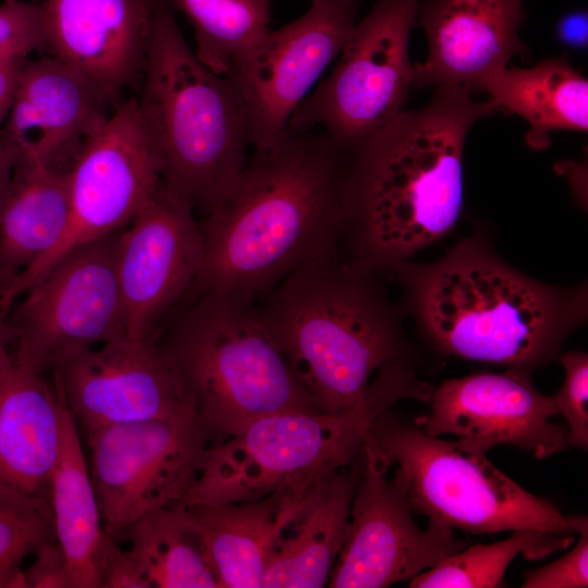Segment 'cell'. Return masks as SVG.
<instances>
[{
	"instance_id": "cell-12",
	"label": "cell",
	"mask_w": 588,
	"mask_h": 588,
	"mask_svg": "<svg viewBox=\"0 0 588 588\" xmlns=\"http://www.w3.org/2000/svg\"><path fill=\"white\" fill-rule=\"evenodd\" d=\"M70 220L58 245L22 273L1 299L13 303L75 248L125 228L161 182L140 122L136 98L120 100L68 169Z\"/></svg>"
},
{
	"instance_id": "cell-26",
	"label": "cell",
	"mask_w": 588,
	"mask_h": 588,
	"mask_svg": "<svg viewBox=\"0 0 588 588\" xmlns=\"http://www.w3.org/2000/svg\"><path fill=\"white\" fill-rule=\"evenodd\" d=\"M17 94L33 105L46 124L57 162L65 169L118 105L87 76L53 56L26 59Z\"/></svg>"
},
{
	"instance_id": "cell-41",
	"label": "cell",
	"mask_w": 588,
	"mask_h": 588,
	"mask_svg": "<svg viewBox=\"0 0 588 588\" xmlns=\"http://www.w3.org/2000/svg\"><path fill=\"white\" fill-rule=\"evenodd\" d=\"M2 1H19V0H2Z\"/></svg>"
},
{
	"instance_id": "cell-6",
	"label": "cell",
	"mask_w": 588,
	"mask_h": 588,
	"mask_svg": "<svg viewBox=\"0 0 588 588\" xmlns=\"http://www.w3.org/2000/svg\"><path fill=\"white\" fill-rule=\"evenodd\" d=\"M156 344L212 443L270 415L322 412L252 296L220 291L193 296Z\"/></svg>"
},
{
	"instance_id": "cell-40",
	"label": "cell",
	"mask_w": 588,
	"mask_h": 588,
	"mask_svg": "<svg viewBox=\"0 0 588 588\" xmlns=\"http://www.w3.org/2000/svg\"><path fill=\"white\" fill-rule=\"evenodd\" d=\"M350 1H354V2H357V3H358L360 0H350Z\"/></svg>"
},
{
	"instance_id": "cell-13",
	"label": "cell",
	"mask_w": 588,
	"mask_h": 588,
	"mask_svg": "<svg viewBox=\"0 0 588 588\" xmlns=\"http://www.w3.org/2000/svg\"><path fill=\"white\" fill-rule=\"evenodd\" d=\"M389 468L365 441L346 537L328 579L331 588H384L409 581L467 546L453 528L437 520L428 519V527L420 528L402 471L396 468L388 478Z\"/></svg>"
},
{
	"instance_id": "cell-4",
	"label": "cell",
	"mask_w": 588,
	"mask_h": 588,
	"mask_svg": "<svg viewBox=\"0 0 588 588\" xmlns=\"http://www.w3.org/2000/svg\"><path fill=\"white\" fill-rule=\"evenodd\" d=\"M370 271L310 261L257 303L264 324L322 412L358 404L382 366L411 357L399 314Z\"/></svg>"
},
{
	"instance_id": "cell-23",
	"label": "cell",
	"mask_w": 588,
	"mask_h": 588,
	"mask_svg": "<svg viewBox=\"0 0 588 588\" xmlns=\"http://www.w3.org/2000/svg\"><path fill=\"white\" fill-rule=\"evenodd\" d=\"M69 220L68 169L20 160L0 200V302L58 245Z\"/></svg>"
},
{
	"instance_id": "cell-37",
	"label": "cell",
	"mask_w": 588,
	"mask_h": 588,
	"mask_svg": "<svg viewBox=\"0 0 588 588\" xmlns=\"http://www.w3.org/2000/svg\"><path fill=\"white\" fill-rule=\"evenodd\" d=\"M559 42L574 50H584L588 44V14L586 10H574L560 17L555 25Z\"/></svg>"
},
{
	"instance_id": "cell-39",
	"label": "cell",
	"mask_w": 588,
	"mask_h": 588,
	"mask_svg": "<svg viewBox=\"0 0 588 588\" xmlns=\"http://www.w3.org/2000/svg\"><path fill=\"white\" fill-rule=\"evenodd\" d=\"M15 342V334L7 316L0 309V345H11Z\"/></svg>"
},
{
	"instance_id": "cell-38",
	"label": "cell",
	"mask_w": 588,
	"mask_h": 588,
	"mask_svg": "<svg viewBox=\"0 0 588 588\" xmlns=\"http://www.w3.org/2000/svg\"><path fill=\"white\" fill-rule=\"evenodd\" d=\"M19 160L17 148L0 133V200Z\"/></svg>"
},
{
	"instance_id": "cell-36",
	"label": "cell",
	"mask_w": 588,
	"mask_h": 588,
	"mask_svg": "<svg viewBox=\"0 0 588 588\" xmlns=\"http://www.w3.org/2000/svg\"><path fill=\"white\" fill-rule=\"evenodd\" d=\"M29 54L9 52L0 56V130L15 98L22 66Z\"/></svg>"
},
{
	"instance_id": "cell-33",
	"label": "cell",
	"mask_w": 588,
	"mask_h": 588,
	"mask_svg": "<svg viewBox=\"0 0 588 588\" xmlns=\"http://www.w3.org/2000/svg\"><path fill=\"white\" fill-rule=\"evenodd\" d=\"M575 547L564 556L524 575V588H586L588 586V519L579 526Z\"/></svg>"
},
{
	"instance_id": "cell-16",
	"label": "cell",
	"mask_w": 588,
	"mask_h": 588,
	"mask_svg": "<svg viewBox=\"0 0 588 588\" xmlns=\"http://www.w3.org/2000/svg\"><path fill=\"white\" fill-rule=\"evenodd\" d=\"M53 384L84 432L192 408L156 340L122 339L61 354Z\"/></svg>"
},
{
	"instance_id": "cell-5",
	"label": "cell",
	"mask_w": 588,
	"mask_h": 588,
	"mask_svg": "<svg viewBox=\"0 0 588 588\" xmlns=\"http://www.w3.org/2000/svg\"><path fill=\"white\" fill-rule=\"evenodd\" d=\"M139 83L137 109L160 182L204 217L242 173L250 136L229 78L197 58L167 0H154Z\"/></svg>"
},
{
	"instance_id": "cell-2",
	"label": "cell",
	"mask_w": 588,
	"mask_h": 588,
	"mask_svg": "<svg viewBox=\"0 0 588 588\" xmlns=\"http://www.w3.org/2000/svg\"><path fill=\"white\" fill-rule=\"evenodd\" d=\"M434 88L425 107L403 110L347 151L342 246L370 271H392L453 229L463 209L468 133L500 112L463 87Z\"/></svg>"
},
{
	"instance_id": "cell-1",
	"label": "cell",
	"mask_w": 588,
	"mask_h": 588,
	"mask_svg": "<svg viewBox=\"0 0 588 588\" xmlns=\"http://www.w3.org/2000/svg\"><path fill=\"white\" fill-rule=\"evenodd\" d=\"M347 151L317 130L292 131L255 149L236 182L206 216L200 271L188 294L257 298L297 268L341 257Z\"/></svg>"
},
{
	"instance_id": "cell-24",
	"label": "cell",
	"mask_w": 588,
	"mask_h": 588,
	"mask_svg": "<svg viewBox=\"0 0 588 588\" xmlns=\"http://www.w3.org/2000/svg\"><path fill=\"white\" fill-rule=\"evenodd\" d=\"M477 93H486L500 112L527 122L525 139L534 150L548 148L554 132L588 130V81L565 57L497 70L481 81Z\"/></svg>"
},
{
	"instance_id": "cell-17",
	"label": "cell",
	"mask_w": 588,
	"mask_h": 588,
	"mask_svg": "<svg viewBox=\"0 0 588 588\" xmlns=\"http://www.w3.org/2000/svg\"><path fill=\"white\" fill-rule=\"evenodd\" d=\"M430 412L415 422L432 436L453 434L487 452L512 445L543 460L563 452L567 428L550 419L558 414L552 395L540 393L531 372L505 369L450 379L434 388Z\"/></svg>"
},
{
	"instance_id": "cell-27",
	"label": "cell",
	"mask_w": 588,
	"mask_h": 588,
	"mask_svg": "<svg viewBox=\"0 0 588 588\" xmlns=\"http://www.w3.org/2000/svg\"><path fill=\"white\" fill-rule=\"evenodd\" d=\"M128 555L149 588H218L187 507L152 510L124 531Z\"/></svg>"
},
{
	"instance_id": "cell-32",
	"label": "cell",
	"mask_w": 588,
	"mask_h": 588,
	"mask_svg": "<svg viewBox=\"0 0 588 588\" xmlns=\"http://www.w3.org/2000/svg\"><path fill=\"white\" fill-rule=\"evenodd\" d=\"M42 5L36 1L19 0L0 3V56L23 52L30 56L44 47Z\"/></svg>"
},
{
	"instance_id": "cell-35",
	"label": "cell",
	"mask_w": 588,
	"mask_h": 588,
	"mask_svg": "<svg viewBox=\"0 0 588 588\" xmlns=\"http://www.w3.org/2000/svg\"><path fill=\"white\" fill-rule=\"evenodd\" d=\"M34 553L24 571L27 588H73L68 559L56 539L42 542Z\"/></svg>"
},
{
	"instance_id": "cell-19",
	"label": "cell",
	"mask_w": 588,
	"mask_h": 588,
	"mask_svg": "<svg viewBox=\"0 0 588 588\" xmlns=\"http://www.w3.org/2000/svg\"><path fill=\"white\" fill-rule=\"evenodd\" d=\"M50 56L87 76L115 105L139 83L154 0H42Z\"/></svg>"
},
{
	"instance_id": "cell-25",
	"label": "cell",
	"mask_w": 588,
	"mask_h": 588,
	"mask_svg": "<svg viewBox=\"0 0 588 588\" xmlns=\"http://www.w3.org/2000/svg\"><path fill=\"white\" fill-rule=\"evenodd\" d=\"M48 500L54 537L68 559L72 587L99 588L97 554L105 529L78 428L64 401L61 445Z\"/></svg>"
},
{
	"instance_id": "cell-8",
	"label": "cell",
	"mask_w": 588,
	"mask_h": 588,
	"mask_svg": "<svg viewBox=\"0 0 588 588\" xmlns=\"http://www.w3.org/2000/svg\"><path fill=\"white\" fill-rule=\"evenodd\" d=\"M369 442L406 481L414 513L474 535L531 529L576 536L584 515H565L497 468L486 452L456 439L425 432L392 413L369 426Z\"/></svg>"
},
{
	"instance_id": "cell-11",
	"label": "cell",
	"mask_w": 588,
	"mask_h": 588,
	"mask_svg": "<svg viewBox=\"0 0 588 588\" xmlns=\"http://www.w3.org/2000/svg\"><path fill=\"white\" fill-rule=\"evenodd\" d=\"M85 436L102 526L115 539L144 514L181 501L212 443L192 408L94 428Z\"/></svg>"
},
{
	"instance_id": "cell-7",
	"label": "cell",
	"mask_w": 588,
	"mask_h": 588,
	"mask_svg": "<svg viewBox=\"0 0 588 588\" xmlns=\"http://www.w3.org/2000/svg\"><path fill=\"white\" fill-rule=\"evenodd\" d=\"M433 390L417 377L413 360L403 358L379 368L354 406L260 418L207 448L195 483L175 504L238 502L274 492L303 497L358 458L378 415L403 399L429 403Z\"/></svg>"
},
{
	"instance_id": "cell-3",
	"label": "cell",
	"mask_w": 588,
	"mask_h": 588,
	"mask_svg": "<svg viewBox=\"0 0 588 588\" xmlns=\"http://www.w3.org/2000/svg\"><path fill=\"white\" fill-rule=\"evenodd\" d=\"M392 271L436 348L466 360L532 372L558 359L587 317L586 285L541 283L479 237L458 243L433 264L404 261Z\"/></svg>"
},
{
	"instance_id": "cell-29",
	"label": "cell",
	"mask_w": 588,
	"mask_h": 588,
	"mask_svg": "<svg viewBox=\"0 0 588 588\" xmlns=\"http://www.w3.org/2000/svg\"><path fill=\"white\" fill-rule=\"evenodd\" d=\"M575 536L531 529L512 531L504 540L477 543L448 556L409 580L411 588H494L516 556L543 559L568 548Z\"/></svg>"
},
{
	"instance_id": "cell-14",
	"label": "cell",
	"mask_w": 588,
	"mask_h": 588,
	"mask_svg": "<svg viewBox=\"0 0 588 588\" xmlns=\"http://www.w3.org/2000/svg\"><path fill=\"white\" fill-rule=\"evenodd\" d=\"M357 4L313 0L306 13L270 30L232 63L225 76L242 103L254 149L286 137L293 112L353 30Z\"/></svg>"
},
{
	"instance_id": "cell-18",
	"label": "cell",
	"mask_w": 588,
	"mask_h": 588,
	"mask_svg": "<svg viewBox=\"0 0 588 588\" xmlns=\"http://www.w3.org/2000/svg\"><path fill=\"white\" fill-rule=\"evenodd\" d=\"M524 0H419L416 22L428 53L414 64L413 87L455 85L475 94L490 73L529 49L519 35Z\"/></svg>"
},
{
	"instance_id": "cell-34",
	"label": "cell",
	"mask_w": 588,
	"mask_h": 588,
	"mask_svg": "<svg viewBox=\"0 0 588 588\" xmlns=\"http://www.w3.org/2000/svg\"><path fill=\"white\" fill-rule=\"evenodd\" d=\"M97 575L99 588H149L127 551L106 531L97 554Z\"/></svg>"
},
{
	"instance_id": "cell-9",
	"label": "cell",
	"mask_w": 588,
	"mask_h": 588,
	"mask_svg": "<svg viewBox=\"0 0 588 588\" xmlns=\"http://www.w3.org/2000/svg\"><path fill=\"white\" fill-rule=\"evenodd\" d=\"M419 0H378L356 23L341 58L293 112L292 131L320 128L350 151L404 109L413 86L409 36Z\"/></svg>"
},
{
	"instance_id": "cell-31",
	"label": "cell",
	"mask_w": 588,
	"mask_h": 588,
	"mask_svg": "<svg viewBox=\"0 0 588 588\" xmlns=\"http://www.w3.org/2000/svg\"><path fill=\"white\" fill-rule=\"evenodd\" d=\"M558 360L564 369V382L552 395L558 414L566 421L567 445L588 448V355L581 351L560 354Z\"/></svg>"
},
{
	"instance_id": "cell-22",
	"label": "cell",
	"mask_w": 588,
	"mask_h": 588,
	"mask_svg": "<svg viewBox=\"0 0 588 588\" xmlns=\"http://www.w3.org/2000/svg\"><path fill=\"white\" fill-rule=\"evenodd\" d=\"M303 497L264 498L187 507L218 588H261L274 544Z\"/></svg>"
},
{
	"instance_id": "cell-20",
	"label": "cell",
	"mask_w": 588,
	"mask_h": 588,
	"mask_svg": "<svg viewBox=\"0 0 588 588\" xmlns=\"http://www.w3.org/2000/svg\"><path fill=\"white\" fill-rule=\"evenodd\" d=\"M62 408L54 384L0 345V490L48 499Z\"/></svg>"
},
{
	"instance_id": "cell-15",
	"label": "cell",
	"mask_w": 588,
	"mask_h": 588,
	"mask_svg": "<svg viewBox=\"0 0 588 588\" xmlns=\"http://www.w3.org/2000/svg\"><path fill=\"white\" fill-rule=\"evenodd\" d=\"M195 213L161 184L122 230L118 272L128 339L156 340L160 320L197 278L204 240Z\"/></svg>"
},
{
	"instance_id": "cell-21",
	"label": "cell",
	"mask_w": 588,
	"mask_h": 588,
	"mask_svg": "<svg viewBox=\"0 0 588 588\" xmlns=\"http://www.w3.org/2000/svg\"><path fill=\"white\" fill-rule=\"evenodd\" d=\"M360 470L362 453L304 495L274 544L261 587L319 588L328 584L346 537Z\"/></svg>"
},
{
	"instance_id": "cell-10",
	"label": "cell",
	"mask_w": 588,
	"mask_h": 588,
	"mask_svg": "<svg viewBox=\"0 0 588 588\" xmlns=\"http://www.w3.org/2000/svg\"><path fill=\"white\" fill-rule=\"evenodd\" d=\"M123 229L69 253L10 307L14 353L34 371H50L70 350L128 339L118 272Z\"/></svg>"
},
{
	"instance_id": "cell-30",
	"label": "cell",
	"mask_w": 588,
	"mask_h": 588,
	"mask_svg": "<svg viewBox=\"0 0 588 588\" xmlns=\"http://www.w3.org/2000/svg\"><path fill=\"white\" fill-rule=\"evenodd\" d=\"M52 539L48 499L0 490V588H27L25 558Z\"/></svg>"
},
{
	"instance_id": "cell-28",
	"label": "cell",
	"mask_w": 588,
	"mask_h": 588,
	"mask_svg": "<svg viewBox=\"0 0 588 588\" xmlns=\"http://www.w3.org/2000/svg\"><path fill=\"white\" fill-rule=\"evenodd\" d=\"M167 1L193 26L197 58L221 75L270 32L269 0Z\"/></svg>"
}]
</instances>
